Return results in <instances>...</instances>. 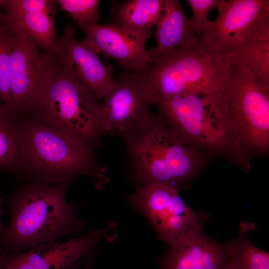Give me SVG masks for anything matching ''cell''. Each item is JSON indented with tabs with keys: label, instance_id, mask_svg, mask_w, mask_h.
Listing matches in <instances>:
<instances>
[{
	"label": "cell",
	"instance_id": "cell-21",
	"mask_svg": "<svg viewBox=\"0 0 269 269\" xmlns=\"http://www.w3.org/2000/svg\"><path fill=\"white\" fill-rule=\"evenodd\" d=\"M18 157V116L0 104V173L16 177Z\"/></svg>",
	"mask_w": 269,
	"mask_h": 269
},
{
	"label": "cell",
	"instance_id": "cell-28",
	"mask_svg": "<svg viewBox=\"0 0 269 269\" xmlns=\"http://www.w3.org/2000/svg\"><path fill=\"white\" fill-rule=\"evenodd\" d=\"M6 252L0 248V269H4L3 267V260Z\"/></svg>",
	"mask_w": 269,
	"mask_h": 269
},
{
	"label": "cell",
	"instance_id": "cell-13",
	"mask_svg": "<svg viewBox=\"0 0 269 269\" xmlns=\"http://www.w3.org/2000/svg\"><path fill=\"white\" fill-rule=\"evenodd\" d=\"M268 8L269 0H221L217 9L218 16L208 21L198 39L226 60L247 30Z\"/></svg>",
	"mask_w": 269,
	"mask_h": 269
},
{
	"label": "cell",
	"instance_id": "cell-12",
	"mask_svg": "<svg viewBox=\"0 0 269 269\" xmlns=\"http://www.w3.org/2000/svg\"><path fill=\"white\" fill-rule=\"evenodd\" d=\"M116 237L115 225L100 230L91 229L85 236L59 243L40 244L20 253L6 254L4 269H68L78 260L92 253L103 239L113 242Z\"/></svg>",
	"mask_w": 269,
	"mask_h": 269
},
{
	"label": "cell",
	"instance_id": "cell-30",
	"mask_svg": "<svg viewBox=\"0 0 269 269\" xmlns=\"http://www.w3.org/2000/svg\"><path fill=\"white\" fill-rule=\"evenodd\" d=\"M6 23H0V29L2 28Z\"/></svg>",
	"mask_w": 269,
	"mask_h": 269
},
{
	"label": "cell",
	"instance_id": "cell-4",
	"mask_svg": "<svg viewBox=\"0 0 269 269\" xmlns=\"http://www.w3.org/2000/svg\"><path fill=\"white\" fill-rule=\"evenodd\" d=\"M127 136L135 175L142 185L156 183L177 188L206 161L203 151L187 143L154 116Z\"/></svg>",
	"mask_w": 269,
	"mask_h": 269
},
{
	"label": "cell",
	"instance_id": "cell-29",
	"mask_svg": "<svg viewBox=\"0 0 269 269\" xmlns=\"http://www.w3.org/2000/svg\"><path fill=\"white\" fill-rule=\"evenodd\" d=\"M0 6V23H6V19L5 12H2Z\"/></svg>",
	"mask_w": 269,
	"mask_h": 269
},
{
	"label": "cell",
	"instance_id": "cell-10",
	"mask_svg": "<svg viewBox=\"0 0 269 269\" xmlns=\"http://www.w3.org/2000/svg\"><path fill=\"white\" fill-rule=\"evenodd\" d=\"M152 104L147 84L138 73L124 70L116 88L97 104L101 133H117L126 136L146 124L153 117Z\"/></svg>",
	"mask_w": 269,
	"mask_h": 269
},
{
	"label": "cell",
	"instance_id": "cell-5",
	"mask_svg": "<svg viewBox=\"0 0 269 269\" xmlns=\"http://www.w3.org/2000/svg\"><path fill=\"white\" fill-rule=\"evenodd\" d=\"M230 64L199 41L168 52L138 73L145 80L152 104L157 100L176 95L221 92Z\"/></svg>",
	"mask_w": 269,
	"mask_h": 269
},
{
	"label": "cell",
	"instance_id": "cell-9",
	"mask_svg": "<svg viewBox=\"0 0 269 269\" xmlns=\"http://www.w3.org/2000/svg\"><path fill=\"white\" fill-rule=\"evenodd\" d=\"M129 201L147 218L159 238L170 244L207 219V214L189 207L178 188L170 185H142L130 195Z\"/></svg>",
	"mask_w": 269,
	"mask_h": 269
},
{
	"label": "cell",
	"instance_id": "cell-3",
	"mask_svg": "<svg viewBox=\"0 0 269 269\" xmlns=\"http://www.w3.org/2000/svg\"><path fill=\"white\" fill-rule=\"evenodd\" d=\"M170 128L190 145L223 156L246 172L251 170L248 154L232 128L223 91L214 94L189 93L154 102Z\"/></svg>",
	"mask_w": 269,
	"mask_h": 269
},
{
	"label": "cell",
	"instance_id": "cell-31",
	"mask_svg": "<svg viewBox=\"0 0 269 269\" xmlns=\"http://www.w3.org/2000/svg\"><path fill=\"white\" fill-rule=\"evenodd\" d=\"M0 104H1L0 103Z\"/></svg>",
	"mask_w": 269,
	"mask_h": 269
},
{
	"label": "cell",
	"instance_id": "cell-20",
	"mask_svg": "<svg viewBox=\"0 0 269 269\" xmlns=\"http://www.w3.org/2000/svg\"><path fill=\"white\" fill-rule=\"evenodd\" d=\"M255 228L254 223H241L238 238L226 241L232 257L231 269H269V253L249 240V234Z\"/></svg>",
	"mask_w": 269,
	"mask_h": 269
},
{
	"label": "cell",
	"instance_id": "cell-25",
	"mask_svg": "<svg viewBox=\"0 0 269 269\" xmlns=\"http://www.w3.org/2000/svg\"><path fill=\"white\" fill-rule=\"evenodd\" d=\"M221 0H187L193 11L190 18L193 26L198 36L203 32L208 21L210 11L218 8Z\"/></svg>",
	"mask_w": 269,
	"mask_h": 269
},
{
	"label": "cell",
	"instance_id": "cell-1",
	"mask_svg": "<svg viewBox=\"0 0 269 269\" xmlns=\"http://www.w3.org/2000/svg\"><path fill=\"white\" fill-rule=\"evenodd\" d=\"M71 182L20 181L7 198L10 220L0 237V248L7 254L20 253L80 233L85 224L77 215L79 207L66 197Z\"/></svg>",
	"mask_w": 269,
	"mask_h": 269
},
{
	"label": "cell",
	"instance_id": "cell-27",
	"mask_svg": "<svg viewBox=\"0 0 269 269\" xmlns=\"http://www.w3.org/2000/svg\"><path fill=\"white\" fill-rule=\"evenodd\" d=\"M84 258H82L77 261L68 269H91V265L90 264V262H89V264L85 266L84 268H82V266L83 264V259H84Z\"/></svg>",
	"mask_w": 269,
	"mask_h": 269
},
{
	"label": "cell",
	"instance_id": "cell-26",
	"mask_svg": "<svg viewBox=\"0 0 269 269\" xmlns=\"http://www.w3.org/2000/svg\"><path fill=\"white\" fill-rule=\"evenodd\" d=\"M3 203V199L0 197V237L5 229V226L2 219V216L4 213Z\"/></svg>",
	"mask_w": 269,
	"mask_h": 269
},
{
	"label": "cell",
	"instance_id": "cell-6",
	"mask_svg": "<svg viewBox=\"0 0 269 269\" xmlns=\"http://www.w3.org/2000/svg\"><path fill=\"white\" fill-rule=\"evenodd\" d=\"M97 104L78 80L56 60L53 76L26 115L91 145L101 134Z\"/></svg>",
	"mask_w": 269,
	"mask_h": 269
},
{
	"label": "cell",
	"instance_id": "cell-24",
	"mask_svg": "<svg viewBox=\"0 0 269 269\" xmlns=\"http://www.w3.org/2000/svg\"><path fill=\"white\" fill-rule=\"evenodd\" d=\"M57 2L53 0H0L6 17L45 11L55 15Z\"/></svg>",
	"mask_w": 269,
	"mask_h": 269
},
{
	"label": "cell",
	"instance_id": "cell-19",
	"mask_svg": "<svg viewBox=\"0 0 269 269\" xmlns=\"http://www.w3.org/2000/svg\"><path fill=\"white\" fill-rule=\"evenodd\" d=\"M55 15L38 11L6 17V25L23 31L41 51L52 55L56 41Z\"/></svg>",
	"mask_w": 269,
	"mask_h": 269
},
{
	"label": "cell",
	"instance_id": "cell-7",
	"mask_svg": "<svg viewBox=\"0 0 269 269\" xmlns=\"http://www.w3.org/2000/svg\"><path fill=\"white\" fill-rule=\"evenodd\" d=\"M223 94L232 128L250 153L269 146V86L247 67L230 64Z\"/></svg>",
	"mask_w": 269,
	"mask_h": 269
},
{
	"label": "cell",
	"instance_id": "cell-8",
	"mask_svg": "<svg viewBox=\"0 0 269 269\" xmlns=\"http://www.w3.org/2000/svg\"><path fill=\"white\" fill-rule=\"evenodd\" d=\"M10 58L8 100L5 107L12 114H28L54 73V57L40 50L18 29Z\"/></svg>",
	"mask_w": 269,
	"mask_h": 269
},
{
	"label": "cell",
	"instance_id": "cell-23",
	"mask_svg": "<svg viewBox=\"0 0 269 269\" xmlns=\"http://www.w3.org/2000/svg\"><path fill=\"white\" fill-rule=\"evenodd\" d=\"M61 9L66 11L82 29L88 24L98 23V0H56Z\"/></svg>",
	"mask_w": 269,
	"mask_h": 269
},
{
	"label": "cell",
	"instance_id": "cell-14",
	"mask_svg": "<svg viewBox=\"0 0 269 269\" xmlns=\"http://www.w3.org/2000/svg\"><path fill=\"white\" fill-rule=\"evenodd\" d=\"M199 224L171 244L161 259V269H231L227 245L218 242L203 231Z\"/></svg>",
	"mask_w": 269,
	"mask_h": 269
},
{
	"label": "cell",
	"instance_id": "cell-18",
	"mask_svg": "<svg viewBox=\"0 0 269 269\" xmlns=\"http://www.w3.org/2000/svg\"><path fill=\"white\" fill-rule=\"evenodd\" d=\"M165 0H129L112 4L110 20L132 38L145 44L162 16Z\"/></svg>",
	"mask_w": 269,
	"mask_h": 269
},
{
	"label": "cell",
	"instance_id": "cell-16",
	"mask_svg": "<svg viewBox=\"0 0 269 269\" xmlns=\"http://www.w3.org/2000/svg\"><path fill=\"white\" fill-rule=\"evenodd\" d=\"M226 60L248 68L269 86V8L247 30Z\"/></svg>",
	"mask_w": 269,
	"mask_h": 269
},
{
	"label": "cell",
	"instance_id": "cell-2",
	"mask_svg": "<svg viewBox=\"0 0 269 269\" xmlns=\"http://www.w3.org/2000/svg\"><path fill=\"white\" fill-rule=\"evenodd\" d=\"M16 178L54 184L90 177L98 187L104 177L91 145L28 116H18Z\"/></svg>",
	"mask_w": 269,
	"mask_h": 269
},
{
	"label": "cell",
	"instance_id": "cell-22",
	"mask_svg": "<svg viewBox=\"0 0 269 269\" xmlns=\"http://www.w3.org/2000/svg\"><path fill=\"white\" fill-rule=\"evenodd\" d=\"M15 40V32L5 24L0 29V103L4 105L8 100L10 58Z\"/></svg>",
	"mask_w": 269,
	"mask_h": 269
},
{
	"label": "cell",
	"instance_id": "cell-17",
	"mask_svg": "<svg viewBox=\"0 0 269 269\" xmlns=\"http://www.w3.org/2000/svg\"><path fill=\"white\" fill-rule=\"evenodd\" d=\"M155 27L153 35L156 45L148 50L152 62L174 49L192 45L198 40L190 18L177 0H165L163 13Z\"/></svg>",
	"mask_w": 269,
	"mask_h": 269
},
{
	"label": "cell",
	"instance_id": "cell-11",
	"mask_svg": "<svg viewBox=\"0 0 269 269\" xmlns=\"http://www.w3.org/2000/svg\"><path fill=\"white\" fill-rule=\"evenodd\" d=\"M52 55L59 64L76 78L97 102L104 100L117 87L113 67L105 63L100 54L83 40L75 37L71 24L57 39Z\"/></svg>",
	"mask_w": 269,
	"mask_h": 269
},
{
	"label": "cell",
	"instance_id": "cell-15",
	"mask_svg": "<svg viewBox=\"0 0 269 269\" xmlns=\"http://www.w3.org/2000/svg\"><path fill=\"white\" fill-rule=\"evenodd\" d=\"M82 30L86 43L105 58L117 61L124 70L140 73L152 62L145 43L131 38L113 23L88 24Z\"/></svg>",
	"mask_w": 269,
	"mask_h": 269
}]
</instances>
